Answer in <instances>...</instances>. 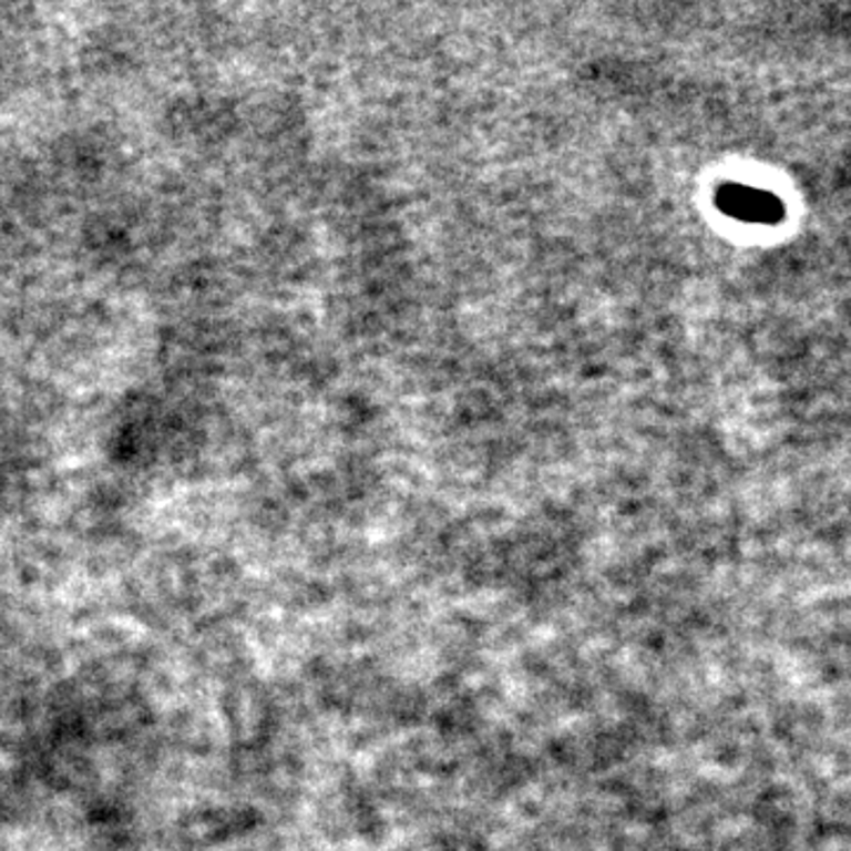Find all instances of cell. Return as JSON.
I'll return each mask as SVG.
<instances>
[{"mask_svg": "<svg viewBox=\"0 0 851 851\" xmlns=\"http://www.w3.org/2000/svg\"><path fill=\"white\" fill-rule=\"evenodd\" d=\"M721 206H724V211H729V213H734V216L745 218V221H771L776 216V211H773L771 199L767 197V194L745 189V187L726 192L721 197Z\"/></svg>", "mask_w": 851, "mask_h": 851, "instance_id": "cell-1", "label": "cell"}]
</instances>
